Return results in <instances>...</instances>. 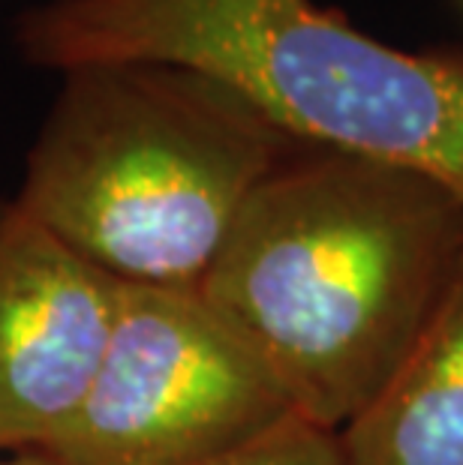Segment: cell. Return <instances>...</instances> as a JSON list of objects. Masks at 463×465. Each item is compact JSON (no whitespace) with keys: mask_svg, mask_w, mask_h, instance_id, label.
<instances>
[{"mask_svg":"<svg viewBox=\"0 0 463 465\" xmlns=\"http://www.w3.org/2000/svg\"><path fill=\"white\" fill-rule=\"evenodd\" d=\"M205 465H343V457L334 432L289 418L244 448Z\"/></svg>","mask_w":463,"mask_h":465,"instance_id":"cell-7","label":"cell"},{"mask_svg":"<svg viewBox=\"0 0 463 465\" xmlns=\"http://www.w3.org/2000/svg\"><path fill=\"white\" fill-rule=\"evenodd\" d=\"M22 64L154 61L216 78L298 144L412 168L463 199V54L388 45L319 0H43Z\"/></svg>","mask_w":463,"mask_h":465,"instance_id":"cell-2","label":"cell"},{"mask_svg":"<svg viewBox=\"0 0 463 465\" xmlns=\"http://www.w3.org/2000/svg\"><path fill=\"white\" fill-rule=\"evenodd\" d=\"M298 147L199 69L85 64L61 73L13 199L115 282L196 292L256 186Z\"/></svg>","mask_w":463,"mask_h":465,"instance_id":"cell-3","label":"cell"},{"mask_svg":"<svg viewBox=\"0 0 463 465\" xmlns=\"http://www.w3.org/2000/svg\"><path fill=\"white\" fill-rule=\"evenodd\" d=\"M463 255V199L412 168L301 144L256 186L202 301L301 420L337 435L382 391Z\"/></svg>","mask_w":463,"mask_h":465,"instance_id":"cell-1","label":"cell"},{"mask_svg":"<svg viewBox=\"0 0 463 465\" xmlns=\"http://www.w3.org/2000/svg\"><path fill=\"white\" fill-rule=\"evenodd\" d=\"M121 282L0 195V457L34 453L75 411Z\"/></svg>","mask_w":463,"mask_h":465,"instance_id":"cell-5","label":"cell"},{"mask_svg":"<svg viewBox=\"0 0 463 465\" xmlns=\"http://www.w3.org/2000/svg\"><path fill=\"white\" fill-rule=\"evenodd\" d=\"M337 441L343 465H463V255L407 358Z\"/></svg>","mask_w":463,"mask_h":465,"instance_id":"cell-6","label":"cell"},{"mask_svg":"<svg viewBox=\"0 0 463 465\" xmlns=\"http://www.w3.org/2000/svg\"><path fill=\"white\" fill-rule=\"evenodd\" d=\"M298 418L280 384L199 292L126 285L52 465H205Z\"/></svg>","mask_w":463,"mask_h":465,"instance_id":"cell-4","label":"cell"},{"mask_svg":"<svg viewBox=\"0 0 463 465\" xmlns=\"http://www.w3.org/2000/svg\"><path fill=\"white\" fill-rule=\"evenodd\" d=\"M0 465H52L36 453H13V457H0Z\"/></svg>","mask_w":463,"mask_h":465,"instance_id":"cell-8","label":"cell"}]
</instances>
